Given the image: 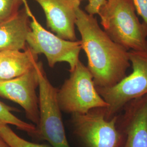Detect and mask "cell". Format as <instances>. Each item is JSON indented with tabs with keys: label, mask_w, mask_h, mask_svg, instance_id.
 I'll return each instance as SVG.
<instances>
[{
	"label": "cell",
	"mask_w": 147,
	"mask_h": 147,
	"mask_svg": "<svg viewBox=\"0 0 147 147\" xmlns=\"http://www.w3.org/2000/svg\"><path fill=\"white\" fill-rule=\"evenodd\" d=\"M75 25L95 87H109L118 84L131 66L129 51L112 40L101 28L96 17L80 7L76 11Z\"/></svg>",
	"instance_id": "obj_1"
},
{
	"label": "cell",
	"mask_w": 147,
	"mask_h": 147,
	"mask_svg": "<svg viewBox=\"0 0 147 147\" xmlns=\"http://www.w3.org/2000/svg\"><path fill=\"white\" fill-rule=\"evenodd\" d=\"M104 31L127 51L147 49V25L139 20L133 0H107L98 14Z\"/></svg>",
	"instance_id": "obj_2"
},
{
	"label": "cell",
	"mask_w": 147,
	"mask_h": 147,
	"mask_svg": "<svg viewBox=\"0 0 147 147\" xmlns=\"http://www.w3.org/2000/svg\"><path fill=\"white\" fill-rule=\"evenodd\" d=\"M129 56L131 73L113 86L95 87L108 105L105 108V118L107 120L119 114L128 102L147 94V49L129 51Z\"/></svg>",
	"instance_id": "obj_3"
},
{
	"label": "cell",
	"mask_w": 147,
	"mask_h": 147,
	"mask_svg": "<svg viewBox=\"0 0 147 147\" xmlns=\"http://www.w3.org/2000/svg\"><path fill=\"white\" fill-rule=\"evenodd\" d=\"M61 88L57 99L61 111L69 114L86 113L107 104L96 89L93 76L87 67L79 61Z\"/></svg>",
	"instance_id": "obj_4"
},
{
	"label": "cell",
	"mask_w": 147,
	"mask_h": 147,
	"mask_svg": "<svg viewBox=\"0 0 147 147\" xmlns=\"http://www.w3.org/2000/svg\"><path fill=\"white\" fill-rule=\"evenodd\" d=\"M105 108L98 107L86 113L71 115L73 134L82 147H123L125 137L117 125V116L106 119Z\"/></svg>",
	"instance_id": "obj_5"
},
{
	"label": "cell",
	"mask_w": 147,
	"mask_h": 147,
	"mask_svg": "<svg viewBox=\"0 0 147 147\" xmlns=\"http://www.w3.org/2000/svg\"><path fill=\"white\" fill-rule=\"evenodd\" d=\"M38 77L40 111V121L37 126L38 138L49 142L52 147H70L57 102V89L47 79L42 62L39 68Z\"/></svg>",
	"instance_id": "obj_6"
},
{
	"label": "cell",
	"mask_w": 147,
	"mask_h": 147,
	"mask_svg": "<svg viewBox=\"0 0 147 147\" xmlns=\"http://www.w3.org/2000/svg\"><path fill=\"white\" fill-rule=\"evenodd\" d=\"M30 17L31 31L27 38V47L38 55H44L50 67L53 68L58 62H65L69 65V71L73 70L80 61L81 41H71L58 37L45 30L32 13Z\"/></svg>",
	"instance_id": "obj_7"
},
{
	"label": "cell",
	"mask_w": 147,
	"mask_h": 147,
	"mask_svg": "<svg viewBox=\"0 0 147 147\" xmlns=\"http://www.w3.org/2000/svg\"><path fill=\"white\" fill-rule=\"evenodd\" d=\"M39 62L26 73L13 79L0 80V96L11 100L24 110L27 118L38 126L40 121L39 98L36 89L39 87Z\"/></svg>",
	"instance_id": "obj_8"
},
{
	"label": "cell",
	"mask_w": 147,
	"mask_h": 147,
	"mask_svg": "<svg viewBox=\"0 0 147 147\" xmlns=\"http://www.w3.org/2000/svg\"><path fill=\"white\" fill-rule=\"evenodd\" d=\"M117 125L125 137L122 147H147V94L124 106Z\"/></svg>",
	"instance_id": "obj_9"
},
{
	"label": "cell",
	"mask_w": 147,
	"mask_h": 147,
	"mask_svg": "<svg viewBox=\"0 0 147 147\" xmlns=\"http://www.w3.org/2000/svg\"><path fill=\"white\" fill-rule=\"evenodd\" d=\"M42 8L47 26L58 37L76 41V11L80 0H33Z\"/></svg>",
	"instance_id": "obj_10"
},
{
	"label": "cell",
	"mask_w": 147,
	"mask_h": 147,
	"mask_svg": "<svg viewBox=\"0 0 147 147\" xmlns=\"http://www.w3.org/2000/svg\"><path fill=\"white\" fill-rule=\"evenodd\" d=\"M31 13L29 7L24 6L16 16L0 22V52L26 49Z\"/></svg>",
	"instance_id": "obj_11"
},
{
	"label": "cell",
	"mask_w": 147,
	"mask_h": 147,
	"mask_svg": "<svg viewBox=\"0 0 147 147\" xmlns=\"http://www.w3.org/2000/svg\"><path fill=\"white\" fill-rule=\"evenodd\" d=\"M38 55L27 47L20 50H7L0 52V80L13 79L34 67L38 63Z\"/></svg>",
	"instance_id": "obj_12"
},
{
	"label": "cell",
	"mask_w": 147,
	"mask_h": 147,
	"mask_svg": "<svg viewBox=\"0 0 147 147\" xmlns=\"http://www.w3.org/2000/svg\"><path fill=\"white\" fill-rule=\"evenodd\" d=\"M15 111L16 109L0 101V123L13 125L20 130L26 132L30 136L38 138V131L37 126L18 118L13 113V112Z\"/></svg>",
	"instance_id": "obj_13"
},
{
	"label": "cell",
	"mask_w": 147,
	"mask_h": 147,
	"mask_svg": "<svg viewBox=\"0 0 147 147\" xmlns=\"http://www.w3.org/2000/svg\"><path fill=\"white\" fill-rule=\"evenodd\" d=\"M0 135L11 147H49L44 144L27 141L19 136L8 124L4 123H0Z\"/></svg>",
	"instance_id": "obj_14"
},
{
	"label": "cell",
	"mask_w": 147,
	"mask_h": 147,
	"mask_svg": "<svg viewBox=\"0 0 147 147\" xmlns=\"http://www.w3.org/2000/svg\"><path fill=\"white\" fill-rule=\"evenodd\" d=\"M22 4L20 0H0V22L16 16Z\"/></svg>",
	"instance_id": "obj_15"
},
{
	"label": "cell",
	"mask_w": 147,
	"mask_h": 147,
	"mask_svg": "<svg viewBox=\"0 0 147 147\" xmlns=\"http://www.w3.org/2000/svg\"><path fill=\"white\" fill-rule=\"evenodd\" d=\"M106 2L107 0H88V3L85 7L86 12L90 16L98 15L100 9Z\"/></svg>",
	"instance_id": "obj_16"
},
{
	"label": "cell",
	"mask_w": 147,
	"mask_h": 147,
	"mask_svg": "<svg viewBox=\"0 0 147 147\" xmlns=\"http://www.w3.org/2000/svg\"><path fill=\"white\" fill-rule=\"evenodd\" d=\"M137 14L147 25V0H133Z\"/></svg>",
	"instance_id": "obj_17"
},
{
	"label": "cell",
	"mask_w": 147,
	"mask_h": 147,
	"mask_svg": "<svg viewBox=\"0 0 147 147\" xmlns=\"http://www.w3.org/2000/svg\"><path fill=\"white\" fill-rule=\"evenodd\" d=\"M0 147H11V146L5 141V140L0 135Z\"/></svg>",
	"instance_id": "obj_18"
},
{
	"label": "cell",
	"mask_w": 147,
	"mask_h": 147,
	"mask_svg": "<svg viewBox=\"0 0 147 147\" xmlns=\"http://www.w3.org/2000/svg\"><path fill=\"white\" fill-rule=\"evenodd\" d=\"M20 1H22V3L24 4V6H25V7H28V4H27V3L26 0H20Z\"/></svg>",
	"instance_id": "obj_19"
},
{
	"label": "cell",
	"mask_w": 147,
	"mask_h": 147,
	"mask_svg": "<svg viewBox=\"0 0 147 147\" xmlns=\"http://www.w3.org/2000/svg\"><path fill=\"white\" fill-rule=\"evenodd\" d=\"M80 1H81V0H80Z\"/></svg>",
	"instance_id": "obj_20"
}]
</instances>
